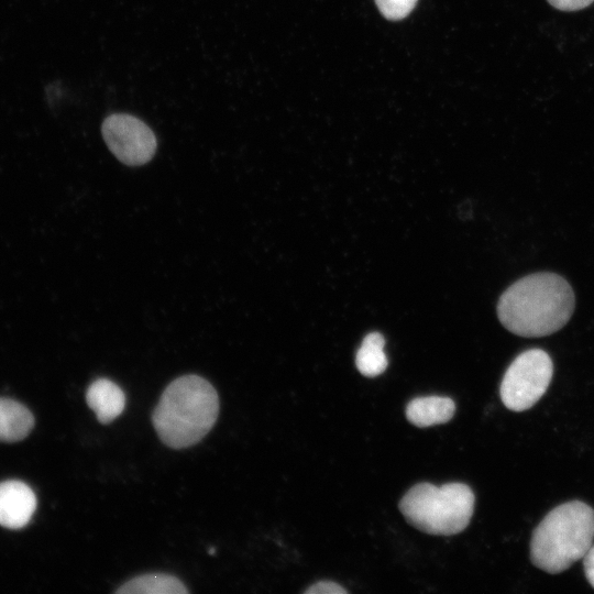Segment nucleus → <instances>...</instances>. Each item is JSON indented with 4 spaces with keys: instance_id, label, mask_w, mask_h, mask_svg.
<instances>
[{
    "instance_id": "nucleus-13",
    "label": "nucleus",
    "mask_w": 594,
    "mask_h": 594,
    "mask_svg": "<svg viewBox=\"0 0 594 594\" xmlns=\"http://www.w3.org/2000/svg\"><path fill=\"white\" fill-rule=\"evenodd\" d=\"M381 13L388 20H400L407 16L417 0H375Z\"/></svg>"
},
{
    "instance_id": "nucleus-3",
    "label": "nucleus",
    "mask_w": 594,
    "mask_h": 594,
    "mask_svg": "<svg viewBox=\"0 0 594 594\" xmlns=\"http://www.w3.org/2000/svg\"><path fill=\"white\" fill-rule=\"evenodd\" d=\"M594 539V510L572 501L549 512L535 528L530 560L540 570L560 573L582 559Z\"/></svg>"
},
{
    "instance_id": "nucleus-6",
    "label": "nucleus",
    "mask_w": 594,
    "mask_h": 594,
    "mask_svg": "<svg viewBox=\"0 0 594 594\" xmlns=\"http://www.w3.org/2000/svg\"><path fill=\"white\" fill-rule=\"evenodd\" d=\"M101 132L108 148L125 165H143L155 154L157 141L153 131L131 114H110L105 119Z\"/></svg>"
},
{
    "instance_id": "nucleus-10",
    "label": "nucleus",
    "mask_w": 594,
    "mask_h": 594,
    "mask_svg": "<svg viewBox=\"0 0 594 594\" xmlns=\"http://www.w3.org/2000/svg\"><path fill=\"white\" fill-rule=\"evenodd\" d=\"M34 417L23 404L0 397V442H18L29 436Z\"/></svg>"
},
{
    "instance_id": "nucleus-15",
    "label": "nucleus",
    "mask_w": 594,
    "mask_h": 594,
    "mask_svg": "<svg viewBox=\"0 0 594 594\" xmlns=\"http://www.w3.org/2000/svg\"><path fill=\"white\" fill-rule=\"evenodd\" d=\"M594 0H548V2L562 11H575L588 7Z\"/></svg>"
},
{
    "instance_id": "nucleus-9",
    "label": "nucleus",
    "mask_w": 594,
    "mask_h": 594,
    "mask_svg": "<svg viewBox=\"0 0 594 594\" xmlns=\"http://www.w3.org/2000/svg\"><path fill=\"white\" fill-rule=\"evenodd\" d=\"M455 413V404L449 397L425 396L410 400L406 407L408 421L425 428L448 422Z\"/></svg>"
},
{
    "instance_id": "nucleus-12",
    "label": "nucleus",
    "mask_w": 594,
    "mask_h": 594,
    "mask_svg": "<svg viewBox=\"0 0 594 594\" xmlns=\"http://www.w3.org/2000/svg\"><path fill=\"white\" fill-rule=\"evenodd\" d=\"M384 344V337L378 332H371L363 339L355 356L356 369L362 375L375 377L386 370L388 361Z\"/></svg>"
},
{
    "instance_id": "nucleus-11",
    "label": "nucleus",
    "mask_w": 594,
    "mask_h": 594,
    "mask_svg": "<svg viewBox=\"0 0 594 594\" xmlns=\"http://www.w3.org/2000/svg\"><path fill=\"white\" fill-rule=\"evenodd\" d=\"M119 594H184L188 593L176 576L165 573H148L135 576L119 587Z\"/></svg>"
},
{
    "instance_id": "nucleus-2",
    "label": "nucleus",
    "mask_w": 594,
    "mask_h": 594,
    "mask_svg": "<svg viewBox=\"0 0 594 594\" xmlns=\"http://www.w3.org/2000/svg\"><path fill=\"white\" fill-rule=\"evenodd\" d=\"M219 414L215 387L198 375L174 380L162 393L152 415L160 439L169 448L184 449L211 430Z\"/></svg>"
},
{
    "instance_id": "nucleus-1",
    "label": "nucleus",
    "mask_w": 594,
    "mask_h": 594,
    "mask_svg": "<svg viewBox=\"0 0 594 594\" xmlns=\"http://www.w3.org/2000/svg\"><path fill=\"white\" fill-rule=\"evenodd\" d=\"M574 307V293L563 277L536 273L520 278L503 293L497 315L512 333L537 338L564 327Z\"/></svg>"
},
{
    "instance_id": "nucleus-14",
    "label": "nucleus",
    "mask_w": 594,
    "mask_h": 594,
    "mask_svg": "<svg viewBox=\"0 0 594 594\" xmlns=\"http://www.w3.org/2000/svg\"><path fill=\"white\" fill-rule=\"evenodd\" d=\"M348 591L341 585L331 581H320L310 585L306 594H345Z\"/></svg>"
},
{
    "instance_id": "nucleus-4",
    "label": "nucleus",
    "mask_w": 594,
    "mask_h": 594,
    "mask_svg": "<svg viewBox=\"0 0 594 594\" xmlns=\"http://www.w3.org/2000/svg\"><path fill=\"white\" fill-rule=\"evenodd\" d=\"M474 503V493L466 484L419 483L403 496L399 509L415 528L430 535L451 536L468 527Z\"/></svg>"
},
{
    "instance_id": "nucleus-8",
    "label": "nucleus",
    "mask_w": 594,
    "mask_h": 594,
    "mask_svg": "<svg viewBox=\"0 0 594 594\" xmlns=\"http://www.w3.org/2000/svg\"><path fill=\"white\" fill-rule=\"evenodd\" d=\"M86 402L95 411L99 422L109 424L123 411L125 396L114 382L98 378L87 388Z\"/></svg>"
},
{
    "instance_id": "nucleus-7",
    "label": "nucleus",
    "mask_w": 594,
    "mask_h": 594,
    "mask_svg": "<svg viewBox=\"0 0 594 594\" xmlns=\"http://www.w3.org/2000/svg\"><path fill=\"white\" fill-rule=\"evenodd\" d=\"M36 508V496L32 488L21 481L0 483V526L20 529L29 524Z\"/></svg>"
},
{
    "instance_id": "nucleus-5",
    "label": "nucleus",
    "mask_w": 594,
    "mask_h": 594,
    "mask_svg": "<svg viewBox=\"0 0 594 594\" xmlns=\"http://www.w3.org/2000/svg\"><path fill=\"white\" fill-rule=\"evenodd\" d=\"M553 373L549 354L541 349L520 353L508 366L499 387L503 404L513 411L532 407L546 393Z\"/></svg>"
},
{
    "instance_id": "nucleus-16",
    "label": "nucleus",
    "mask_w": 594,
    "mask_h": 594,
    "mask_svg": "<svg viewBox=\"0 0 594 594\" xmlns=\"http://www.w3.org/2000/svg\"><path fill=\"white\" fill-rule=\"evenodd\" d=\"M582 559L585 576L591 586L594 588V546L590 547Z\"/></svg>"
}]
</instances>
